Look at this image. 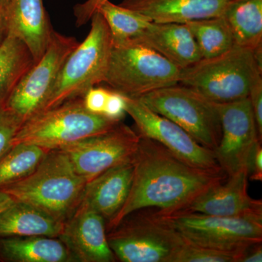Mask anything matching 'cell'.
Listing matches in <instances>:
<instances>
[{
    "label": "cell",
    "instance_id": "35",
    "mask_svg": "<svg viewBox=\"0 0 262 262\" xmlns=\"http://www.w3.org/2000/svg\"><path fill=\"white\" fill-rule=\"evenodd\" d=\"M8 34L7 9L3 0H0V45L3 42Z\"/></svg>",
    "mask_w": 262,
    "mask_h": 262
},
{
    "label": "cell",
    "instance_id": "10",
    "mask_svg": "<svg viewBox=\"0 0 262 262\" xmlns=\"http://www.w3.org/2000/svg\"><path fill=\"white\" fill-rule=\"evenodd\" d=\"M79 43L75 37L53 31L44 54L22 77L3 106L22 123L39 113L63 63Z\"/></svg>",
    "mask_w": 262,
    "mask_h": 262
},
{
    "label": "cell",
    "instance_id": "27",
    "mask_svg": "<svg viewBox=\"0 0 262 262\" xmlns=\"http://www.w3.org/2000/svg\"><path fill=\"white\" fill-rule=\"evenodd\" d=\"M244 253L228 252L184 243L170 262H239Z\"/></svg>",
    "mask_w": 262,
    "mask_h": 262
},
{
    "label": "cell",
    "instance_id": "11",
    "mask_svg": "<svg viewBox=\"0 0 262 262\" xmlns=\"http://www.w3.org/2000/svg\"><path fill=\"white\" fill-rule=\"evenodd\" d=\"M218 104L222 136L213 150L217 163L227 177L249 173L253 151L261 142L249 97Z\"/></svg>",
    "mask_w": 262,
    "mask_h": 262
},
{
    "label": "cell",
    "instance_id": "13",
    "mask_svg": "<svg viewBox=\"0 0 262 262\" xmlns=\"http://www.w3.org/2000/svg\"><path fill=\"white\" fill-rule=\"evenodd\" d=\"M125 98V111L140 137L159 143L186 163L207 170H222L213 150L207 149L175 122L155 113L139 98Z\"/></svg>",
    "mask_w": 262,
    "mask_h": 262
},
{
    "label": "cell",
    "instance_id": "31",
    "mask_svg": "<svg viewBox=\"0 0 262 262\" xmlns=\"http://www.w3.org/2000/svg\"><path fill=\"white\" fill-rule=\"evenodd\" d=\"M125 114V96L111 90L103 115L115 121L122 122Z\"/></svg>",
    "mask_w": 262,
    "mask_h": 262
},
{
    "label": "cell",
    "instance_id": "33",
    "mask_svg": "<svg viewBox=\"0 0 262 262\" xmlns=\"http://www.w3.org/2000/svg\"><path fill=\"white\" fill-rule=\"evenodd\" d=\"M248 179L255 182L262 181V147L261 142H258L251 159Z\"/></svg>",
    "mask_w": 262,
    "mask_h": 262
},
{
    "label": "cell",
    "instance_id": "34",
    "mask_svg": "<svg viewBox=\"0 0 262 262\" xmlns=\"http://www.w3.org/2000/svg\"><path fill=\"white\" fill-rule=\"evenodd\" d=\"M262 246L261 243L253 244L248 247L245 251L244 256L239 262H261Z\"/></svg>",
    "mask_w": 262,
    "mask_h": 262
},
{
    "label": "cell",
    "instance_id": "14",
    "mask_svg": "<svg viewBox=\"0 0 262 262\" xmlns=\"http://www.w3.org/2000/svg\"><path fill=\"white\" fill-rule=\"evenodd\" d=\"M249 173L241 171L211 185L182 210L215 216L261 217V200L248 193Z\"/></svg>",
    "mask_w": 262,
    "mask_h": 262
},
{
    "label": "cell",
    "instance_id": "5",
    "mask_svg": "<svg viewBox=\"0 0 262 262\" xmlns=\"http://www.w3.org/2000/svg\"><path fill=\"white\" fill-rule=\"evenodd\" d=\"M91 20L89 35L66 60L40 112L83 97L90 89L104 82L113 41L107 24L98 10Z\"/></svg>",
    "mask_w": 262,
    "mask_h": 262
},
{
    "label": "cell",
    "instance_id": "6",
    "mask_svg": "<svg viewBox=\"0 0 262 262\" xmlns=\"http://www.w3.org/2000/svg\"><path fill=\"white\" fill-rule=\"evenodd\" d=\"M182 70L154 50L131 41L113 46L104 82L119 94L138 98L179 84Z\"/></svg>",
    "mask_w": 262,
    "mask_h": 262
},
{
    "label": "cell",
    "instance_id": "7",
    "mask_svg": "<svg viewBox=\"0 0 262 262\" xmlns=\"http://www.w3.org/2000/svg\"><path fill=\"white\" fill-rule=\"evenodd\" d=\"M106 236L115 257L122 262H170L184 243L155 208L127 215Z\"/></svg>",
    "mask_w": 262,
    "mask_h": 262
},
{
    "label": "cell",
    "instance_id": "36",
    "mask_svg": "<svg viewBox=\"0 0 262 262\" xmlns=\"http://www.w3.org/2000/svg\"><path fill=\"white\" fill-rule=\"evenodd\" d=\"M14 200L6 193L0 190V213L15 203Z\"/></svg>",
    "mask_w": 262,
    "mask_h": 262
},
{
    "label": "cell",
    "instance_id": "9",
    "mask_svg": "<svg viewBox=\"0 0 262 262\" xmlns=\"http://www.w3.org/2000/svg\"><path fill=\"white\" fill-rule=\"evenodd\" d=\"M138 98L155 113L175 122L207 149L213 151L218 146L222 136L218 103L181 84Z\"/></svg>",
    "mask_w": 262,
    "mask_h": 262
},
{
    "label": "cell",
    "instance_id": "1",
    "mask_svg": "<svg viewBox=\"0 0 262 262\" xmlns=\"http://www.w3.org/2000/svg\"><path fill=\"white\" fill-rule=\"evenodd\" d=\"M133 162L130 192L120 211L106 224V232L139 210H182L203 191L227 177L222 170L193 166L159 143L143 137Z\"/></svg>",
    "mask_w": 262,
    "mask_h": 262
},
{
    "label": "cell",
    "instance_id": "26",
    "mask_svg": "<svg viewBox=\"0 0 262 262\" xmlns=\"http://www.w3.org/2000/svg\"><path fill=\"white\" fill-rule=\"evenodd\" d=\"M48 150L28 144H17L0 158V189L32 173Z\"/></svg>",
    "mask_w": 262,
    "mask_h": 262
},
{
    "label": "cell",
    "instance_id": "17",
    "mask_svg": "<svg viewBox=\"0 0 262 262\" xmlns=\"http://www.w3.org/2000/svg\"><path fill=\"white\" fill-rule=\"evenodd\" d=\"M236 0H122L121 6L155 23L187 24L222 16Z\"/></svg>",
    "mask_w": 262,
    "mask_h": 262
},
{
    "label": "cell",
    "instance_id": "12",
    "mask_svg": "<svg viewBox=\"0 0 262 262\" xmlns=\"http://www.w3.org/2000/svg\"><path fill=\"white\" fill-rule=\"evenodd\" d=\"M140 136L120 122L111 130L63 147L77 173L89 182L108 169L131 161Z\"/></svg>",
    "mask_w": 262,
    "mask_h": 262
},
{
    "label": "cell",
    "instance_id": "20",
    "mask_svg": "<svg viewBox=\"0 0 262 262\" xmlns=\"http://www.w3.org/2000/svg\"><path fill=\"white\" fill-rule=\"evenodd\" d=\"M63 224L36 207L15 202L0 213V237H58Z\"/></svg>",
    "mask_w": 262,
    "mask_h": 262
},
{
    "label": "cell",
    "instance_id": "4",
    "mask_svg": "<svg viewBox=\"0 0 262 262\" xmlns=\"http://www.w3.org/2000/svg\"><path fill=\"white\" fill-rule=\"evenodd\" d=\"M261 75L262 65L254 52L234 46L221 56L183 69L179 84L212 102L226 103L248 98L253 82Z\"/></svg>",
    "mask_w": 262,
    "mask_h": 262
},
{
    "label": "cell",
    "instance_id": "22",
    "mask_svg": "<svg viewBox=\"0 0 262 262\" xmlns=\"http://www.w3.org/2000/svg\"><path fill=\"white\" fill-rule=\"evenodd\" d=\"M35 63L27 45L8 32L0 45V106Z\"/></svg>",
    "mask_w": 262,
    "mask_h": 262
},
{
    "label": "cell",
    "instance_id": "30",
    "mask_svg": "<svg viewBox=\"0 0 262 262\" xmlns=\"http://www.w3.org/2000/svg\"><path fill=\"white\" fill-rule=\"evenodd\" d=\"M250 101L252 107L253 115L256 120L258 138L262 140V76H259L254 81L249 94Z\"/></svg>",
    "mask_w": 262,
    "mask_h": 262
},
{
    "label": "cell",
    "instance_id": "21",
    "mask_svg": "<svg viewBox=\"0 0 262 262\" xmlns=\"http://www.w3.org/2000/svg\"><path fill=\"white\" fill-rule=\"evenodd\" d=\"M1 262H75L58 237H0Z\"/></svg>",
    "mask_w": 262,
    "mask_h": 262
},
{
    "label": "cell",
    "instance_id": "15",
    "mask_svg": "<svg viewBox=\"0 0 262 262\" xmlns=\"http://www.w3.org/2000/svg\"><path fill=\"white\" fill-rule=\"evenodd\" d=\"M75 262H113L115 254L108 246L106 221L96 212L77 208L63 224L58 237Z\"/></svg>",
    "mask_w": 262,
    "mask_h": 262
},
{
    "label": "cell",
    "instance_id": "24",
    "mask_svg": "<svg viewBox=\"0 0 262 262\" xmlns=\"http://www.w3.org/2000/svg\"><path fill=\"white\" fill-rule=\"evenodd\" d=\"M186 24L195 39L202 59L221 56L235 46L233 34L224 15Z\"/></svg>",
    "mask_w": 262,
    "mask_h": 262
},
{
    "label": "cell",
    "instance_id": "8",
    "mask_svg": "<svg viewBox=\"0 0 262 262\" xmlns=\"http://www.w3.org/2000/svg\"><path fill=\"white\" fill-rule=\"evenodd\" d=\"M156 210L184 241L191 244L244 254L248 247L262 242L261 217L232 218Z\"/></svg>",
    "mask_w": 262,
    "mask_h": 262
},
{
    "label": "cell",
    "instance_id": "3",
    "mask_svg": "<svg viewBox=\"0 0 262 262\" xmlns=\"http://www.w3.org/2000/svg\"><path fill=\"white\" fill-rule=\"evenodd\" d=\"M121 122L91 113L83 97L73 98L40 112L22 124L12 146L28 144L47 149H61L92 136L111 130Z\"/></svg>",
    "mask_w": 262,
    "mask_h": 262
},
{
    "label": "cell",
    "instance_id": "16",
    "mask_svg": "<svg viewBox=\"0 0 262 262\" xmlns=\"http://www.w3.org/2000/svg\"><path fill=\"white\" fill-rule=\"evenodd\" d=\"M134 171L132 160L108 169L90 181L86 184L77 208L96 212L108 223L126 201Z\"/></svg>",
    "mask_w": 262,
    "mask_h": 262
},
{
    "label": "cell",
    "instance_id": "37",
    "mask_svg": "<svg viewBox=\"0 0 262 262\" xmlns=\"http://www.w3.org/2000/svg\"><path fill=\"white\" fill-rule=\"evenodd\" d=\"M10 0H3V2H4L5 6H6V9L7 8H8V4H9Z\"/></svg>",
    "mask_w": 262,
    "mask_h": 262
},
{
    "label": "cell",
    "instance_id": "18",
    "mask_svg": "<svg viewBox=\"0 0 262 262\" xmlns=\"http://www.w3.org/2000/svg\"><path fill=\"white\" fill-rule=\"evenodd\" d=\"M8 32L29 48L34 61L44 54L53 29L42 0H10L7 8Z\"/></svg>",
    "mask_w": 262,
    "mask_h": 262
},
{
    "label": "cell",
    "instance_id": "28",
    "mask_svg": "<svg viewBox=\"0 0 262 262\" xmlns=\"http://www.w3.org/2000/svg\"><path fill=\"white\" fill-rule=\"evenodd\" d=\"M22 124L20 119L3 105L0 106V158L11 147L13 139Z\"/></svg>",
    "mask_w": 262,
    "mask_h": 262
},
{
    "label": "cell",
    "instance_id": "32",
    "mask_svg": "<svg viewBox=\"0 0 262 262\" xmlns=\"http://www.w3.org/2000/svg\"><path fill=\"white\" fill-rule=\"evenodd\" d=\"M106 1L108 0H86L83 3L75 5L74 8V14L77 27L85 25L91 20L98 8Z\"/></svg>",
    "mask_w": 262,
    "mask_h": 262
},
{
    "label": "cell",
    "instance_id": "25",
    "mask_svg": "<svg viewBox=\"0 0 262 262\" xmlns=\"http://www.w3.org/2000/svg\"><path fill=\"white\" fill-rule=\"evenodd\" d=\"M98 11L103 15L111 34L113 46H120L137 39L152 20L134 10L117 5L108 0Z\"/></svg>",
    "mask_w": 262,
    "mask_h": 262
},
{
    "label": "cell",
    "instance_id": "23",
    "mask_svg": "<svg viewBox=\"0 0 262 262\" xmlns=\"http://www.w3.org/2000/svg\"><path fill=\"white\" fill-rule=\"evenodd\" d=\"M224 16L235 46L252 51L262 48V0H236Z\"/></svg>",
    "mask_w": 262,
    "mask_h": 262
},
{
    "label": "cell",
    "instance_id": "19",
    "mask_svg": "<svg viewBox=\"0 0 262 262\" xmlns=\"http://www.w3.org/2000/svg\"><path fill=\"white\" fill-rule=\"evenodd\" d=\"M132 42L154 50L182 70L202 59L195 39L186 24L152 22Z\"/></svg>",
    "mask_w": 262,
    "mask_h": 262
},
{
    "label": "cell",
    "instance_id": "2",
    "mask_svg": "<svg viewBox=\"0 0 262 262\" xmlns=\"http://www.w3.org/2000/svg\"><path fill=\"white\" fill-rule=\"evenodd\" d=\"M86 184L64 151L53 149L32 173L0 190L65 222L80 204Z\"/></svg>",
    "mask_w": 262,
    "mask_h": 262
},
{
    "label": "cell",
    "instance_id": "29",
    "mask_svg": "<svg viewBox=\"0 0 262 262\" xmlns=\"http://www.w3.org/2000/svg\"><path fill=\"white\" fill-rule=\"evenodd\" d=\"M111 89L92 88L83 96L84 106L91 113L103 115Z\"/></svg>",
    "mask_w": 262,
    "mask_h": 262
}]
</instances>
